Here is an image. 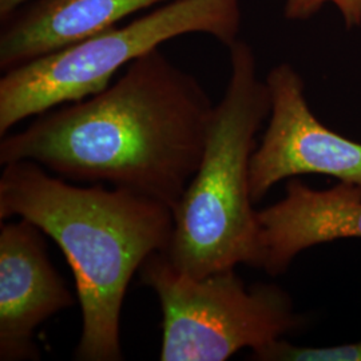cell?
I'll return each mask as SVG.
<instances>
[{"mask_svg": "<svg viewBox=\"0 0 361 361\" xmlns=\"http://www.w3.org/2000/svg\"><path fill=\"white\" fill-rule=\"evenodd\" d=\"M214 106L159 47L104 91L1 137L0 165L32 161L63 180L109 183L174 209L201 164Z\"/></svg>", "mask_w": 361, "mask_h": 361, "instance_id": "1", "label": "cell"}, {"mask_svg": "<svg viewBox=\"0 0 361 361\" xmlns=\"http://www.w3.org/2000/svg\"><path fill=\"white\" fill-rule=\"evenodd\" d=\"M35 224L71 267L82 329L74 357L121 361V313L128 286L143 262L166 252L173 209L122 188L78 186L32 161L4 165L0 221Z\"/></svg>", "mask_w": 361, "mask_h": 361, "instance_id": "2", "label": "cell"}, {"mask_svg": "<svg viewBox=\"0 0 361 361\" xmlns=\"http://www.w3.org/2000/svg\"><path fill=\"white\" fill-rule=\"evenodd\" d=\"M228 49L226 91L214 106L201 164L173 209L174 228L165 252L178 271L194 279L240 264H262L250 159L258 130L271 114V92L258 78L252 47L237 39Z\"/></svg>", "mask_w": 361, "mask_h": 361, "instance_id": "3", "label": "cell"}, {"mask_svg": "<svg viewBox=\"0 0 361 361\" xmlns=\"http://www.w3.org/2000/svg\"><path fill=\"white\" fill-rule=\"evenodd\" d=\"M240 27V0H173L125 26L11 68L0 79V137L27 118L104 91L121 68L168 40L205 34L229 47Z\"/></svg>", "mask_w": 361, "mask_h": 361, "instance_id": "4", "label": "cell"}, {"mask_svg": "<svg viewBox=\"0 0 361 361\" xmlns=\"http://www.w3.org/2000/svg\"><path fill=\"white\" fill-rule=\"evenodd\" d=\"M140 279L154 290L162 310L159 360H228L304 324L284 289L273 284L246 288L234 269L194 279L157 252L143 262Z\"/></svg>", "mask_w": 361, "mask_h": 361, "instance_id": "5", "label": "cell"}, {"mask_svg": "<svg viewBox=\"0 0 361 361\" xmlns=\"http://www.w3.org/2000/svg\"><path fill=\"white\" fill-rule=\"evenodd\" d=\"M268 128L250 159V195L259 202L280 180L323 174L361 186V143L324 126L310 110L305 86L289 63L273 67Z\"/></svg>", "mask_w": 361, "mask_h": 361, "instance_id": "6", "label": "cell"}, {"mask_svg": "<svg viewBox=\"0 0 361 361\" xmlns=\"http://www.w3.org/2000/svg\"><path fill=\"white\" fill-rule=\"evenodd\" d=\"M44 233L25 219L0 226V360L40 359L34 336L75 304L49 257Z\"/></svg>", "mask_w": 361, "mask_h": 361, "instance_id": "7", "label": "cell"}, {"mask_svg": "<svg viewBox=\"0 0 361 361\" xmlns=\"http://www.w3.org/2000/svg\"><path fill=\"white\" fill-rule=\"evenodd\" d=\"M262 264L271 276L283 274L301 252L343 238H361V186L348 182L314 190L289 180L281 201L257 213Z\"/></svg>", "mask_w": 361, "mask_h": 361, "instance_id": "8", "label": "cell"}, {"mask_svg": "<svg viewBox=\"0 0 361 361\" xmlns=\"http://www.w3.org/2000/svg\"><path fill=\"white\" fill-rule=\"evenodd\" d=\"M173 0H31L1 20L3 73L118 26Z\"/></svg>", "mask_w": 361, "mask_h": 361, "instance_id": "9", "label": "cell"}, {"mask_svg": "<svg viewBox=\"0 0 361 361\" xmlns=\"http://www.w3.org/2000/svg\"><path fill=\"white\" fill-rule=\"evenodd\" d=\"M259 361H361V340L334 347H298L284 338L252 350Z\"/></svg>", "mask_w": 361, "mask_h": 361, "instance_id": "10", "label": "cell"}, {"mask_svg": "<svg viewBox=\"0 0 361 361\" xmlns=\"http://www.w3.org/2000/svg\"><path fill=\"white\" fill-rule=\"evenodd\" d=\"M332 3L343 15L347 27L360 26L361 0H285L284 16L288 20H305Z\"/></svg>", "mask_w": 361, "mask_h": 361, "instance_id": "11", "label": "cell"}, {"mask_svg": "<svg viewBox=\"0 0 361 361\" xmlns=\"http://www.w3.org/2000/svg\"><path fill=\"white\" fill-rule=\"evenodd\" d=\"M31 0H0V19L4 20L13 15L18 8L25 6Z\"/></svg>", "mask_w": 361, "mask_h": 361, "instance_id": "12", "label": "cell"}]
</instances>
